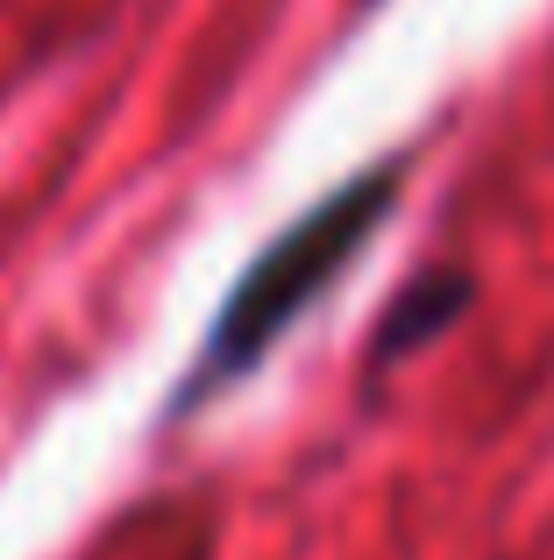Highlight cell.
<instances>
[{"instance_id":"cell-1","label":"cell","mask_w":554,"mask_h":560,"mask_svg":"<svg viewBox=\"0 0 554 560\" xmlns=\"http://www.w3.org/2000/svg\"><path fill=\"white\" fill-rule=\"evenodd\" d=\"M399 185H405L399 164H370L362 178H348L320 206H305L264 256L235 277V291H228V305L213 313L207 341H199L193 370L178 383V411H199L213 390L242 383L320 299H327L334 277H348V262L370 248L377 220L399 206Z\"/></svg>"},{"instance_id":"cell-2","label":"cell","mask_w":554,"mask_h":560,"mask_svg":"<svg viewBox=\"0 0 554 560\" xmlns=\"http://www.w3.org/2000/svg\"><path fill=\"white\" fill-rule=\"evenodd\" d=\"M455 305H462V284H434V277L413 284V305H405L399 319H384V334H377V355H405V348H413L427 327H441Z\"/></svg>"}]
</instances>
